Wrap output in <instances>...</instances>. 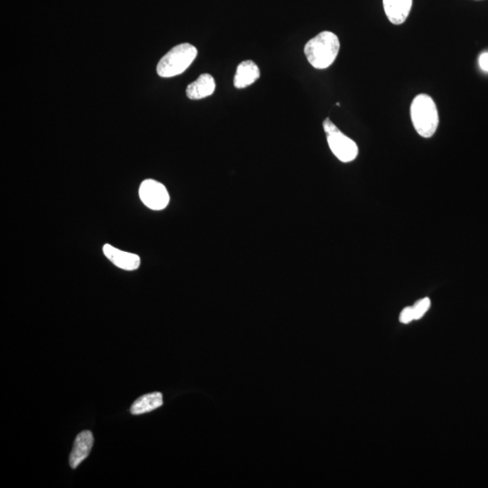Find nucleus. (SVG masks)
<instances>
[{
  "label": "nucleus",
  "mask_w": 488,
  "mask_h": 488,
  "mask_svg": "<svg viewBox=\"0 0 488 488\" xmlns=\"http://www.w3.org/2000/svg\"><path fill=\"white\" fill-rule=\"evenodd\" d=\"M216 88L215 78L209 74H203L186 88L190 100H201L211 96Z\"/></svg>",
  "instance_id": "nucleus-9"
},
{
  "label": "nucleus",
  "mask_w": 488,
  "mask_h": 488,
  "mask_svg": "<svg viewBox=\"0 0 488 488\" xmlns=\"http://www.w3.org/2000/svg\"><path fill=\"white\" fill-rule=\"evenodd\" d=\"M414 319V313L412 307H405L404 310L402 311L401 315H399V322L402 324H409Z\"/></svg>",
  "instance_id": "nucleus-13"
},
{
  "label": "nucleus",
  "mask_w": 488,
  "mask_h": 488,
  "mask_svg": "<svg viewBox=\"0 0 488 488\" xmlns=\"http://www.w3.org/2000/svg\"><path fill=\"white\" fill-rule=\"evenodd\" d=\"M93 435L89 431H81L75 438L73 450L70 455V466L76 468L85 458L89 456L93 446Z\"/></svg>",
  "instance_id": "nucleus-7"
},
{
  "label": "nucleus",
  "mask_w": 488,
  "mask_h": 488,
  "mask_svg": "<svg viewBox=\"0 0 488 488\" xmlns=\"http://www.w3.org/2000/svg\"><path fill=\"white\" fill-rule=\"evenodd\" d=\"M480 65L481 69L484 71L488 72V53H484L480 55Z\"/></svg>",
  "instance_id": "nucleus-14"
},
{
  "label": "nucleus",
  "mask_w": 488,
  "mask_h": 488,
  "mask_svg": "<svg viewBox=\"0 0 488 488\" xmlns=\"http://www.w3.org/2000/svg\"><path fill=\"white\" fill-rule=\"evenodd\" d=\"M103 254L115 266L125 271H135L140 265V258L137 254L119 250L110 244L104 245Z\"/></svg>",
  "instance_id": "nucleus-6"
},
{
  "label": "nucleus",
  "mask_w": 488,
  "mask_h": 488,
  "mask_svg": "<svg viewBox=\"0 0 488 488\" xmlns=\"http://www.w3.org/2000/svg\"><path fill=\"white\" fill-rule=\"evenodd\" d=\"M260 69L254 61L246 60L238 65L234 75V85L237 89H244L254 84L260 78Z\"/></svg>",
  "instance_id": "nucleus-10"
},
{
  "label": "nucleus",
  "mask_w": 488,
  "mask_h": 488,
  "mask_svg": "<svg viewBox=\"0 0 488 488\" xmlns=\"http://www.w3.org/2000/svg\"><path fill=\"white\" fill-rule=\"evenodd\" d=\"M198 57V49L194 45L180 44L173 47L160 59L157 72L160 77L170 78L182 74Z\"/></svg>",
  "instance_id": "nucleus-3"
},
{
  "label": "nucleus",
  "mask_w": 488,
  "mask_h": 488,
  "mask_svg": "<svg viewBox=\"0 0 488 488\" xmlns=\"http://www.w3.org/2000/svg\"><path fill=\"white\" fill-rule=\"evenodd\" d=\"M162 405V395L160 392H152V394L140 396L139 399H137L130 408V412L133 415L144 414L161 407Z\"/></svg>",
  "instance_id": "nucleus-11"
},
{
  "label": "nucleus",
  "mask_w": 488,
  "mask_h": 488,
  "mask_svg": "<svg viewBox=\"0 0 488 488\" xmlns=\"http://www.w3.org/2000/svg\"><path fill=\"white\" fill-rule=\"evenodd\" d=\"M383 8L389 21L402 25L407 19L412 6V0H382Z\"/></svg>",
  "instance_id": "nucleus-8"
},
{
  "label": "nucleus",
  "mask_w": 488,
  "mask_h": 488,
  "mask_svg": "<svg viewBox=\"0 0 488 488\" xmlns=\"http://www.w3.org/2000/svg\"><path fill=\"white\" fill-rule=\"evenodd\" d=\"M411 118L416 132L427 139L434 135L440 123L437 106L427 94L417 95L412 101Z\"/></svg>",
  "instance_id": "nucleus-2"
},
{
  "label": "nucleus",
  "mask_w": 488,
  "mask_h": 488,
  "mask_svg": "<svg viewBox=\"0 0 488 488\" xmlns=\"http://www.w3.org/2000/svg\"><path fill=\"white\" fill-rule=\"evenodd\" d=\"M323 127L327 134V143L334 155L344 163L355 160L358 155V147L356 143L346 136L329 118L324 120Z\"/></svg>",
  "instance_id": "nucleus-4"
},
{
  "label": "nucleus",
  "mask_w": 488,
  "mask_h": 488,
  "mask_svg": "<svg viewBox=\"0 0 488 488\" xmlns=\"http://www.w3.org/2000/svg\"><path fill=\"white\" fill-rule=\"evenodd\" d=\"M140 198L144 205L152 210H163L169 203L168 190L161 183L146 179L140 186Z\"/></svg>",
  "instance_id": "nucleus-5"
},
{
  "label": "nucleus",
  "mask_w": 488,
  "mask_h": 488,
  "mask_svg": "<svg viewBox=\"0 0 488 488\" xmlns=\"http://www.w3.org/2000/svg\"><path fill=\"white\" fill-rule=\"evenodd\" d=\"M430 307L431 300L429 299V297H424V299L417 301V302L414 304V306L412 307V310H414V319H421V317L425 315L426 312H427L429 309H430Z\"/></svg>",
  "instance_id": "nucleus-12"
},
{
  "label": "nucleus",
  "mask_w": 488,
  "mask_h": 488,
  "mask_svg": "<svg viewBox=\"0 0 488 488\" xmlns=\"http://www.w3.org/2000/svg\"><path fill=\"white\" fill-rule=\"evenodd\" d=\"M340 50L337 35L330 31H323L310 39L304 47L307 61L316 69H327L335 62Z\"/></svg>",
  "instance_id": "nucleus-1"
}]
</instances>
